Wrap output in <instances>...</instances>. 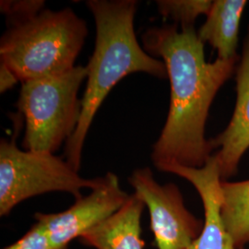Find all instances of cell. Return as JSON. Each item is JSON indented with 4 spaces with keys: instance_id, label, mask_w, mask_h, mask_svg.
Wrapping results in <instances>:
<instances>
[{
    "instance_id": "52a82bcc",
    "label": "cell",
    "mask_w": 249,
    "mask_h": 249,
    "mask_svg": "<svg viewBox=\"0 0 249 249\" xmlns=\"http://www.w3.org/2000/svg\"><path fill=\"white\" fill-rule=\"evenodd\" d=\"M130 195L122 189L116 174L108 172L103 183L87 196L76 199L68 210L56 213L35 214L42 223L53 249H69L72 241L116 213Z\"/></svg>"
},
{
    "instance_id": "9c48e42d",
    "label": "cell",
    "mask_w": 249,
    "mask_h": 249,
    "mask_svg": "<svg viewBox=\"0 0 249 249\" xmlns=\"http://www.w3.org/2000/svg\"><path fill=\"white\" fill-rule=\"evenodd\" d=\"M237 100L231 121L216 138L211 140L214 158L223 181L236 175L238 165L249 148V27L239 65L236 68Z\"/></svg>"
},
{
    "instance_id": "277c9868",
    "label": "cell",
    "mask_w": 249,
    "mask_h": 249,
    "mask_svg": "<svg viewBox=\"0 0 249 249\" xmlns=\"http://www.w3.org/2000/svg\"><path fill=\"white\" fill-rule=\"evenodd\" d=\"M87 68L51 78L21 82L17 107L25 119L22 147L25 151L54 153L75 132L81 115L80 86Z\"/></svg>"
},
{
    "instance_id": "7a4b0ae2",
    "label": "cell",
    "mask_w": 249,
    "mask_h": 249,
    "mask_svg": "<svg viewBox=\"0 0 249 249\" xmlns=\"http://www.w3.org/2000/svg\"><path fill=\"white\" fill-rule=\"evenodd\" d=\"M138 3L136 0L86 2L95 20V46L86 66L87 83L81 99L80 122L65 146L66 160L77 171L80 169L90 124L110 90L124 77L136 72L159 79L168 78L164 62L147 53L137 40L134 18Z\"/></svg>"
},
{
    "instance_id": "5bb4252c",
    "label": "cell",
    "mask_w": 249,
    "mask_h": 249,
    "mask_svg": "<svg viewBox=\"0 0 249 249\" xmlns=\"http://www.w3.org/2000/svg\"><path fill=\"white\" fill-rule=\"evenodd\" d=\"M45 4L43 0H2L0 10L11 27L36 17L44 10Z\"/></svg>"
},
{
    "instance_id": "5b68a950",
    "label": "cell",
    "mask_w": 249,
    "mask_h": 249,
    "mask_svg": "<svg viewBox=\"0 0 249 249\" xmlns=\"http://www.w3.org/2000/svg\"><path fill=\"white\" fill-rule=\"evenodd\" d=\"M103 178H84L68 160L50 152L21 151L15 138L0 142V216L22 201L50 192H66L76 199L83 188L94 189Z\"/></svg>"
},
{
    "instance_id": "8992f818",
    "label": "cell",
    "mask_w": 249,
    "mask_h": 249,
    "mask_svg": "<svg viewBox=\"0 0 249 249\" xmlns=\"http://www.w3.org/2000/svg\"><path fill=\"white\" fill-rule=\"evenodd\" d=\"M128 183L148 210L157 249H195L203 221L187 210L177 185H160L149 167L134 170Z\"/></svg>"
},
{
    "instance_id": "9a60e30c",
    "label": "cell",
    "mask_w": 249,
    "mask_h": 249,
    "mask_svg": "<svg viewBox=\"0 0 249 249\" xmlns=\"http://www.w3.org/2000/svg\"><path fill=\"white\" fill-rule=\"evenodd\" d=\"M3 249H53V247L44 225L36 222L23 236Z\"/></svg>"
},
{
    "instance_id": "30bf717a",
    "label": "cell",
    "mask_w": 249,
    "mask_h": 249,
    "mask_svg": "<svg viewBox=\"0 0 249 249\" xmlns=\"http://www.w3.org/2000/svg\"><path fill=\"white\" fill-rule=\"evenodd\" d=\"M145 208L142 200L131 194L116 213L85 232L80 243L94 249H145L142 237Z\"/></svg>"
},
{
    "instance_id": "3957f363",
    "label": "cell",
    "mask_w": 249,
    "mask_h": 249,
    "mask_svg": "<svg viewBox=\"0 0 249 249\" xmlns=\"http://www.w3.org/2000/svg\"><path fill=\"white\" fill-rule=\"evenodd\" d=\"M87 36L86 21L73 9H44L4 33L0 39L1 63L21 82L60 76L76 67Z\"/></svg>"
},
{
    "instance_id": "ba28073f",
    "label": "cell",
    "mask_w": 249,
    "mask_h": 249,
    "mask_svg": "<svg viewBox=\"0 0 249 249\" xmlns=\"http://www.w3.org/2000/svg\"><path fill=\"white\" fill-rule=\"evenodd\" d=\"M162 172L184 178L196 188L204 208L202 231L195 249H238L227 230L222 214V178L213 155L200 168L171 164Z\"/></svg>"
},
{
    "instance_id": "6da1fadb",
    "label": "cell",
    "mask_w": 249,
    "mask_h": 249,
    "mask_svg": "<svg viewBox=\"0 0 249 249\" xmlns=\"http://www.w3.org/2000/svg\"><path fill=\"white\" fill-rule=\"evenodd\" d=\"M142 39L144 50L165 64L171 84L168 116L152 145L151 160L160 171L171 164L200 168L214 151L205 135L210 108L239 58L207 62L194 27H151Z\"/></svg>"
},
{
    "instance_id": "2e32d148",
    "label": "cell",
    "mask_w": 249,
    "mask_h": 249,
    "mask_svg": "<svg viewBox=\"0 0 249 249\" xmlns=\"http://www.w3.org/2000/svg\"><path fill=\"white\" fill-rule=\"evenodd\" d=\"M18 79L16 75L9 70V67L4 63L0 64V92L4 93L8 89L13 88L17 83Z\"/></svg>"
},
{
    "instance_id": "4fadbf2b",
    "label": "cell",
    "mask_w": 249,
    "mask_h": 249,
    "mask_svg": "<svg viewBox=\"0 0 249 249\" xmlns=\"http://www.w3.org/2000/svg\"><path fill=\"white\" fill-rule=\"evenodd\" d=\"M213 1L210 0H159L158 12L164 18H172L181 27H194L196 18L208 15Z\"/></svg>"
},
{
    "instance_id": "8fae6325",
    "label": "cell",
    "mask_w": 249,
    "mask_h": 249,
    "mask_svg": "<svg viewBox=\"0 0 249 249\" xmlns=\"http://www.w3.org/2000/svg\"><path fill=\"white\" fill-rule=\"evenodd\" d=\"M246 0H215L204 24L198 30L200 41L217 50L221 60L238 59L237 46L241 18Z\"/></svg>"
},
{
    "instance_id": "7c38bea8",
    "label": "cell",
    "mask_w": 249,
    "mask_h": 249,
    "mask_svg": "<svg viewBox=\"0 0 249 249\" xmlns=\"http://www.w3.org/2000/svg\"><path fill=\"white\" fill-rule=\"evenodd\" d=\"M222 214L235 247L249 244V180L222 182Z\"/></svg>"
}]
</instances>
